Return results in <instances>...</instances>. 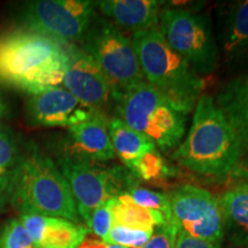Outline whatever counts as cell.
<instances>
[{
	"label": "cell",
	"instance_id": "obj_17",
	"mask_svg": "<svg viewBox=\"0 0 248 248\" xmlns=\"http://www.w3.org/2000/svg\"><path fill=\"white\" fill-rule=\"evenodd\" d=\"M216 106L230 124L244 153L248 152V74L226 82L215 99Z\"/></svg>",
	"mask_w": 248,
	"mask_h": 248
},
{
	"label": "cell",
	"instance_id": "obj_14",
	"mask_svg": "<svg viewBox=\"0 0 248 248\" xmlns=\"http://www.w3.org/2000/svg\"><path fill=\"white\" fill-rule=\"evenodd\" d=\"M108 122L105 114L95 113L84 122L68 128L71 151L68 154L91 163L115 159Z\"/></svg>",
	"mask_w": 248,
	"mask_h": 248
},
{
	"label": "cell",
	"instance_id": "obj_5",
	"mask_svg": "<svg viewBox=\"0 0 248 248\" xmlns=\"http://www.w3.org/2000/svg\"><path fill=\"white\" fill-rule=\"evenodd\" d=\"M114 105L117 119L147 136L161 151L172 150L184 137L186 115L146 80L125 90Z\"/></svg>",
	"mask_w": 248,
	"mask_h": 248
},
{
	"label": "cell",
	"instance_id": "obj_20",
	"mask_svg": "<svg viewBox=\"0 0 248 248\" xmlns=\"http://www.w3.org/2000/svg\"><path fill=\"white\" fill-rule=\"evenodd\" d=\"M129 169L137 176L138 179L148 183L164 181L176 173V169L169 166L156 148L141 155Z\"/></svg>",
	"mask_w": 248,
	"mask_h": 248
},
{
	"label": "cell",
	"instance_id": "obj_10",
	"mask_svg": "<svg viewBox=\"0 0 248 248\" xmlns=\"http://www.w3.org/2000/svg\"><path fill=\"white\" fill-rule=\"evenodd\" d=\"M168 197L171 219L178 230L198 239L221 245L226 219L219 199L194 185L177 187Z\"/></svg>",
	"mask_w": 248,
	"mask_h": 248
},
{
	"label": "cell",
	"instance_id": "obj_29",
	"mask_svg": "<svg viewBox=\"0 0 248 248\" xmlns=\"http://www.w3.org/2000/svg\"><path fill=\"white\" fill-rule=\"evenodd\" d=\"M230 177L237 179V184H239V183L248 184V159L240 161V163L231 172Z\"/></svg>",
	"mask_w": 248,
	"mask_h": 248
},
{
	"label": "cell",
	"instance_id": "obj_30",
	"mask_svg": "<svg viewBox=\"0 0 248 248\" xmlns=\"http://www.w3.org/2000/svg\"><path fill=\"white\" fill-rule=\"evenodd\" d=\"M78 248H125V247L107 244L101 239H95V238H91L86 235V238L83 240V243L79 245Z\"/></svg>",
	"mask_w": 248,
	"mask_h": 248
},
{
	"label": "cell",
	"instance_id": "obj_22",
	"mask_svg": "<svg viewBox=\"0 0 248 248\" xmlns=\"http://www.w3.org/2000/svg\"><path fill=\"white\" fill-rule=\"evenodd\" d=\"M18 160L17 147L11 133L0 126V199L7 195L12 173Z\"/></svg>",
	"mask_w": 248,
	"mask_h": 248
},
{
	"label": "cell",
	"instance_id": "obj_18",
	"mask_svg": "<svg viewBox=\"0 0 248 248\" xmlns=\"http://www.w3.org/2000/svg\"><path fill=\"white\" fill-rule=\"evenodd\" d=\"M106 203L111 215V225L117 224L136 230L153 231L155 226L167 223L162 214L138 206L126 193L120 194Z\"/></svg>",
	"mask_w": 248,
	"mask_h": 248
},
{
	"label": "cell",
	"instance_id": "obj_3",
	"mask_svg": "<svg viewBox=\"0 0 248 248\" xmlns=\"http://www.w3.org/2000/svg\"><path fill=\"white\" fill-rule=\"evenodd\" d=\"M6 197L21 214L79 223L75 199L66 178L53 161L37 151L18 156Z\"/></svg>",
	"mask_w": 248,
	"mask_h": 248
},
{
	"label": "cell",
	"instance_id": "obj_26",
	"mask_svg": "<svg viewBox=\"0 0 248 248\" xmlns=\"http://www.w3.org/2000/svg\"><path fill=\"white\" fill-rule=\"evenodd\" d=\"M86 225L93 234L97 235L101 240L106 239L111 228V215L107 203L101 204L93 210Z\"/></svg>",
	"mask_w": 248,
	"mask_h": 248
},
{
	"label": "cell",
	"instance_id": "obj_27",
	"mask_svg": "<svg viewBox=\"0 0 248 248\" xmlns=\"http://www.w3.org/2000/svg\"><path fill=\"white\" fill-rule=\"evenodd\" d=\"M177 232L178 228L173 222H167L166 224L156 226L151 239L141 248H175Z\"/></svg>",
	"mask_w": 248,
	"mask_h": 248
},
{
	"label": "cell",
	"instance_id": "obj_8",
	"mask_svg": "<svg viewBox=\"0 0 248 248\" xmlns=\"http://www.w3.org/2000/svg\"><path fill=\"white\" fill-rule=\"evenodd\" d=\"M58 166L69 184L78 215L85 223L99 206L138 186L139 179L129 168L101 169L69 154L59 157Z\"/></svg>",
	"mask_w": 248,
	"mask_h": 248
},
{
	"label": "cell",
	"instance_id": "obj_21",
	"mask_svg": "<svg viewBox=\"0 0 248 248\" xmlns=\"http://www.w3.org/2000/svg\"><path fill=\"white\" fill-rule=\"evenodd\" d=\"M225 219L248 232V184L239 183L219 199Z\"/></svg>",
	"mask_w": 248,
	"mask_h": 248
},
{
	"label": "cell",
	"instance_id": "obj_15",
	"mask_svg": "<svg viewBox=\"0 0 248 248\" xmlns=\"http://www.w3.org/2000/svg\"><path fill=\"white\" fill-rule=\"evenodd\" d=\"M20 221L38 248H78L89 233L83 225L58 217L21 214Z\"/></svg>",
	"mask_w": 248,
	"mask_h": 248
},
{
	"label": "cell",
	"instance_id": "obj_7",
	"mask_svg": "<svg viewBox=\"0 0 248 248\" xmlns=\"http://www.w3.org/2000/svg\"><path fill=\"white\" fill-rule=\"evenodd\" d=\"M159 29L176 53L198 76L212 75L218 63V46L207 14L166 8L160 13Z\"/></svg>",
	"mask_w": 248,
	"mask_h": 248
},
{
	"label": "cell",
	"instance_id": "obj_9",
	"mask_svg": "<svg viewBox=\"0 0 248 248\" xmlns=\"http://www.w3.org/2000/svg\"><path fill=\"white\" fill-rule=\"evenodd\" d=\"M94 7L89 0H38L28 2L22 18L29 30L69 45L82 42Z\"/></svg>",
	"mask_w": 248,
	"mask_h": 248
},
{
	"label": "cell",
	"instance_id": "obj_12",
	"mask_svg": "<svg viewBox=\"0 0 248 248\" xmlns=\"http://www.w3.org/2000/svg\"><path fill=\"white\" fill-rule=\"evenodd\" d=\"M98 113L86 108L66 89L55 86L32 94L27 102V117L32 125L70 128ZM102 114V113H101Z\"/></svg>",
	"mask_w": 248,
	"mask_h": 248
},
{
	"label": "cell",
	"instance_id": "obj_16",
	"mask_svg": "<svg viewBox=\"0 0 248 248\" xmlns=\"http://www.w3.org/2000/svg\"><path fill=\"white\" fill-rule=\"evenodd\" d=\"M162 4L157 0H102L95 1L94 6L116 27L135 33L159 28Z\"/></svg>",
	"mask_w": 248,
	"mask_h": 248
},
{
	"label": "cell",
	"instance_id": "obj_24",
	"mask_svg": "<svg viewBox=\"0 0 248 248\" xmlns=\"http://www.w3.org/2000/svg\"><path fill=\"white\" fill-rule=\"evenodd\" d=\"M153 232L154 230H136V229H130L123 225L113 224L104 241L125 248H141L151 239Z\"/></svg>",
	"mask_w": 248,
	"mask_h": 248
},
{
	"label": "cell",
	"instance_id": "obj_2",
	"mask_svg": "<svg viewBox=\"0 0 248 248\" xmlns=\"http://www.w3.org/2000/svg\"><path fill=\"white\" fill-rule=\"evenodd\" d=\"M244 150L228 121L208 94L195 105L187 137L172 157L185 168L202 176H230L243 160Z\"/></svg>",
	"mask_w": 248,
	"mask_h": 248
},
{
	"label": "cell",
	"instance_id": "obj_28",
	"mask_svg": "<svg viewBox=\"0 0 248 248\" xmlns=\"http://www.w3.org/2000/svg\"><path fill=\"white\" fill-rule=\"evenodd\" d=\"M175 248H222L219 244L209 243V241L198 239L191 237L184 231L178 230L175 241Z\"/></svg>",
	"mask_w": 248,
	"mask_h": 248
},
{
	"label": "cell",
	"instance_id": "obj_13",
	"mask_svg": "<svg viewBox=\"0 0 248 248\" xmlns=\"http://www.w3.org/2000/svg\"><path fill=\"white\" fill-rule=\"evenodd\" d=\"M230 62L248 60V0L223 4L217 12V40Z\"/></svg>",
	"mask_w": 248,
	"mask_h": 248
},
{
	"label": "cell",
	"instance_id": "obj_4",
	"mask_svg": "<svg viewBox=\"0 0 248 248\" xmlns=\"http://www.w3.org/2000/svg\"><path fill=\"white\" fill-rule=\"evenodd\" d=\"M131 43L146 82L187 115L202 95L200 76L170 47L159 28L135 32Z\"/></svg>",
	"mask_w": 248,
	"mask_h": 248
},
{
	"label": "cell",
	"instance_id": "obj_25",
	"mask_svg": "<svg viewBox=\"0 0 248 248\" xmlns=\"http://www.w3.org/2000/svg\"><path fill=\"white\" fill-rule=\"evenodd\" d=\"M0 248H38L22 222L9 219L0 232Z\"/></svg>",
	"mask_w": 248,
	"mask_h": 248
},
{
	"label": "cell",
	"instance_id": "obj_6",
	"mask_svg": "<svg viewBox=\"0 0 248 248\" xmlns=\"http://www.w3.org/2000/svg\"><path fill=\"white\" fill-rule=\"evenodd\" d=\"M80 48L91 55L104 71L113 102L125 90L145 80L131 40L107 18L94 14Z\"/></svg>",
	"mask_w": 248,
	"mask_h": 248
},
{
	"label": "cell",
	"instance_id": "obj_31",
	"mask_svg": "<svg viewBox=\"0 0 248 248\" xmlns=\"http://www.w3.org/2000/svg\"><path fill=\"white\" fill-rule=\"evenodd\" d=\"M6 111H7V106H6L5 99L0 92V119H2L6 115Z\"/></svg>",
	"mask_w": 248,
	"mask_h": 248
},
{
	"label": "cell",
	"instance_id": "obj_11",
	"mask_svg": "<svg viewBox=\"0 0 248 248\" xmlns=\"http://www.w3.org/2000/svg\"><path fill=\"white\" fill-rule=\"evenodd\" d=\"M66 51L64 89L86 108L106 115L111 92L104 71L91 55L75 44L66 45Z\"/></svg>",
	"mask_w": 248,
	"mask_h": 248
},
{
	"label": "cell",
	"instance_id": "obj_19",
	"mask_svg": "<svg viewBox=\"0 0 248 248\" xmlns=\"http://www.w3.org/2000/svg\"><path fill=\"white\" fill-rule=\"evenodd\" d=\"M108 132L115 155L119 156L126 168H130L141 155L155 150L156 147L154 141L147 136L129 128L117 117L109 120Z\"/></svg>",
	"mask_w": 248,
	"mask_h": 248
},
{
	"label": "cell",
	"instance_id": "obj_23",
	"mask_svg": "<svg viewBox=\"0 0 248 248\" xmlns=\"http://www.w3.org/2000/svg\"><path fill=\"white\" fill-rule=\"evenodd\" d=\"M126 194H129L130 198L138 206L148 210L159 212L164 216L167 222H172L170 201L167 194L150 190V188L140 187V186H135V187L130 188Z\"/></svg>",
	"mask_w": 248,
	"mask_h": 248
},
{
	"label": "cell",
	"instance_id": "obj_1",
	"mask_svg": "<svg viewBox=\"0 0 248 248\" xmlns=\"http://www.w3.org/2000/svg\"><path fill=\"white\" fill-rule=\"evenodd\" d=\"M66 45L29 29L0 35V83L29 94L61 84Z\"/></svg>",
	"mask_w": 248,
	"mask_h": 248
}]
</instances>
